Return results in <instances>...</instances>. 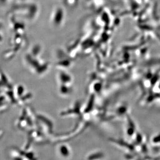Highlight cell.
Wrapping results in <instances>:
<instances>
[{"instance_id":"obj_2","label":"cell","mask_w":160,"mask_h":160,"mask_svg":"<svg viewBox=\"0 0 160 160\" xmlns=\"http://www.w3.org/2000/svg\"><path fill=\"white\" fill-rule=\"evenodd\" d=\"M59 152L63 157H69L70 154V150L69 147L66 145L60 146L59 148Z\"/></svg>"},{"instance_id":"obj_1","label":"cell","mask_w":160,"mask_h":160,"mask_svg":"<svg viewBox=\"0 0 160 160\" xmlns=\"http://www.w3.org/2000/svg\"><path fill=\"white\" fill-rule=\"evenodd\" d=\"M59 78L62 84L63 85H69V83L71 82L72 81L71 76L66 72H60Z\"/></svg>"}]
</instances>
